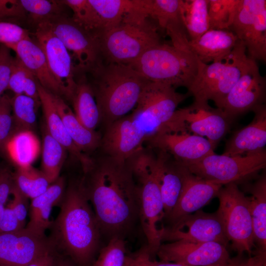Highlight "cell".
<instances>
[{"label":"cell","instance_id":"6da1fadb","mask_svg":"<svg viewBox=\"0 0 266 266\" xmlns=\"http://www.w3.org/2000/svg\"><path fill=\"white\" fill-rule=\"evenodd\" d=\"M81 181L101 234L124 239L139 219L140 198L128 159L102 153Z\"/></svg>","mask_w":266,"mask_h":266},{"label":"cell","instance_id":"7a4b0ae2","mask_svg":"<svg viewBox=\"0 0 266 266\" xmlns=\"http://www.w3.org/2000/svg\"><path fill=\"white\" fill-rule=\"evenodd\" d=\"M190 95L170 85L149 81L132 113L105 128L100 148L102 153L127 160L166 130L179 104Z\"/></svg>","mask_w":266,"mask_h":266},{"label":"cell","instance_id":"3957f363","mask_svg":"<svg viewBox=\"0 0 266 266\" xmlns=\"http://www.w3.org/2000/svg\"><path fill=\"white\" fill-rule=\"evenodd\" d=\"M81 182L70 185L60 202L59 213L51 224L53 244H57L84 265L98 250L101 235Z\"/></svg>","mask_w":266,"mask_h":266},{"label":"cell","instance_id":"277c9868","mask_svg":"<svg viewBox=\"0 0 266 266\" xmlns=\"http://www.w3.org/2000/svg\"><path fill=\"white\" fill-rule=\"evenodd\" d=\"M91 85L104 128L136 106L149 82L130 65L103 63L92 71Z\"/></svg>","mask_w":266,"mask_h":266},{"label":"cell","instance_id":"5b68a950","mask_svg":"<svg viewBox=\"0 0 266 266\" xmlns=\"http://www.w3.org/2000/svg\"><path fill=\"white\" fill-rule=\"evenodd\" d=\"M134 176L138 180L140 207L139 219L152 255L162 244L164 226L161 224L165 213L156 169V156L152 149L144 148L129 158Z\"/></svg>","mask_w":266,"mask_h":266},{"label":"cell","instance_id":"8992f818","mask_svg":"<svg viewBox=\"0 0 266 266\" xmlns=\"http://www.w3.org/2000/svg\"><path fill=\"white\" fill-rule=\"evenodd\" d=\"M250 59L239 40L231 53L221 60L206 64L197 59V72L187 88L194 97V101L208 102L211 100L220 109Z\"/></svg>","mask_w":266,"mask_h":266},{"label":"cell","instance_id":"52a82bcc","mask_svg":"<svg viewBox=\"0 0 266 266\" xmlns=\"http://www.w3.org/2000/svg\"><path fill=\"white\" fill-rule=\"evenodd\" d=\"M148 18L127 17L97 37L107 63L130 65L148 49L161 43L158 25Z\"/></svg>","mask_w":266,"mask_h":266},{"label":"cell","instance_id":"ba28073f","mask_svg":"<svg viewBox=\"0 0 266 266\" xmlns=\"http://www.w3.org/2000/svg\"><path fill=\"white\" fill-rule=\"evenodd\" d=\"M130 65L148 81L175 88H188L198 69L197 59L191 52L162 43L148 49Z\"/></svg>","mask_w":266,"mask_h":266},{"label":"cell","instance_id":"9c48e42d","mask_svg":"<svg viewBox=\"0 0 266 266\" xmlns=\"http://www.w3.org/2000/svg\"><path fill=\"white\" fill-rule=\"evenodd\" d=\"M218 193L219 205L216 212L220 218L227 237L239 256L253 254L255 247L252 218L247 197L237 184L224 185Z\"/></svg>","mask_w":266,"mask_h":266},{"label":"cell","instance_id":"30bf717a","mask_svg":"<svg viewBox=\"0 0 266 266\" xmlns=\"http://www.w3.org/2000/svg\"><path fill=\"white\" fill-rule=\"evenodd\" d=\"M180 164L203 179L223 185L231 182L237 184L253 177L266 168V151L265 149L238 156L218 155L214 152L198 161Z\"/></svg>","mask_w":266,"mask_h":266},{"label":"cell","instance_id":"8fae6325","mask_svg":"<svg viewBox=\"0 0 266 266\" xmlns=\"http://www.w3.org/2000/svg\"><path fill=\"white\" fill-rule=\"evenodd\" d=\"M233 120L208 102L194 101L177 109L164 132H187L207 139L215 148L227 133Z\"/></svg>","mask_w":266,"mask_h":266},{"label":"cell","instance_id":"7c38bea8","mask_svg":"<svg viewBox=\"0 0 266 266\" xmlns=\"http://www.w3.org/2000/svg\"><path fill=\"white\" fill-rule=\"evenodd\" d=\"M45 22L68 51L73 53L77 63L76 72L90 73L103 63L98 37L79 25L72 17L61 16Z\"/></svg>","mask_w":266,"mask_h":266},{"label":"cell","instance_id":"4fadbf2b","mask_svg":"<svg viewBox=\"0 0 266 266\" xmlns=\"http://www.w3.org/2000/svg\"><path fill=\"white\" fill-rule=\"evenodd\" d=\"M229 30L243 44L250 58L266 61V0H240Z\"/></svg>","mask_w":266,"mask_h":266},{"label":"cell","instance_id":"5bb4252c","mask_svg":"<svg viewBox=\"0 0 266 266\" xmlns=\"http://www.w3.org/2000/svg\"><path fill=\"white\" fill-rule=\"evenodd\" d=\"M165 240L213 242L226 247L229 244L223 223L217 213H206L201 209L181 218L168 227H164L161 241Z\"/></svg>","mask_w":266,"mask_h":266},{"label":"cell","instance_id":"9a60e30c","mask_svg":"<svg viewBox=\"0 0 266 266\" xmlns=\"http://www.w3.org/2000/svg\"><path fill=\"white\" fill-rule=\"evenodd\" d=\"M34 36L52 73L64 91L65 99L70 100L77 82L75 77V66L68 50L46 22L36 25Z\"/></svg>","mask_w":266,"mask_h":266},{"label":"cell","instance_id":"2e32d148","mask_svg":"<svg viewBox=\"0 0 266 266\" xmlns=\"http://www.w3.org/2000/svg\"><path fill=\"white\" fill-rule=\"evenodd\" d=\"M156 254L161 261L189 266H221L231 259L227 247L213 242L172 241L161 244Z\"/></svg>","mask_w":266,"mask_h":266},{"label":"cell","instance_id":"e0dca14e","mask_svg":"<svg viewBox=\"0 0 266 266\" xmlns=\"http://www.w3.org/2000/svg\"><path fill=\"white\" fill-rule=\"evenodd\" d=\"M266 78L260 73L256 61L250 59L236 83L222 105V110L233 120L237 116L264 104Z\"/></svg>","mask_w":266,"mask_h":266},{"label":"cell","instance_id":"ac0fdd59","mask_svg":"<svg viewBox=\"0 0 266 266\" xmlns=\"http://www.w3.org/2000/svg\"><path fill=\"white\" fill-rule=\"evenodd\" d=\"M52 246L45 235L26 228L14 233H0V266H27L51 250Z\"/></svg>","mask_w":266,"mask_h":266},{"label":"cell","instance_id":"d6986e66","mask_svg":"<svg viewBox=\"0 0 266 266\" xmlns=\"http://www.w3.org/2000/svg\"><path fill=\"white\" fill-rule=\"evenodd\" d=\"M146 143L149 148L163 151L180 163L198 161L214 153V147L205 137L187 132L159 133Z\"/></svg>","mask_w":266,"mask_h":266},{"label":"cell","instance_id":"ffe728a7","mask_svg":"<svg viewBox=\"0 0 266 266\" xmlns=\"http://www.w3.org/2000/svg\"><path fill=\"white\" fill-rule=\"evenodd\" d=\"M178 163L182 173L183 185L175 207L165 219L170 223V226L181 218L200 209L217 196L224 186L195 175Z\"/></svg>","mask_w":266,"mask_h":266},{"label":"cell","instance_id":"44dd1931","mask_svg":"<svg viewBox=\"0 0 266 266\" xmlns=\"http://www.w3.org/2000/svg\"><path fill=\"white\" fill-rule=\"evenodd\" d=\"M252 111L255 116L247 126L235 133L227 142L223 153L243 155L265 149L266 145V107L264 104Z\"/></svg>","mask_w":266,"mask_h":266},{"label":"cell","instance_id":"7402d4cb","mask_svg":"<svg viewBox=\"0 0 266 266\" xmlns=\"http://www.w3.org/2000/svg\"><path fill=\"white\" fill-rule=\"evenodd\" d=\"M37 90L48 132L79 162L84 173H86L92 166L93 159L80 151L68 134L55 105L53 94L38 81Z\"/></svg>","mask_w":266,"mask_h":266},{"label":"cell","instance_id":"603a6c76","mask_svg":"<svg viewBox=\"0 0 266 266\" xmlns=\"http://www.w3.org/2000/svg\"><path fill=\"white\" fill-rule=\"evenodd\" d=\"M11 49L43 88L54 95L65 98L64 90L52 73L44 53L35 40L30 38L22 40Z\"/></svg>","mask_w":266,"mask_h":266},{"label":"cell","instance_id":"cb8c5ba5","mask_svg":"<svg viewBox=\"0 0 266 266\" xmlns=\"http://www.w3.org/2000/svg\"><path fill=\"white\" fill-rule=\"evenodd\" d=\"M238 40L230 30H208L198 39L189 40L188 47L198 60L208 64L228 55Z\"/></svg>","mask_w":266,"mask_h":266},{"label":"cell","instance_id":"d4e9b609","mask_svg":"<svg viewBox=\"0 0 266 266\" xmlns=\"http://www.w3.org/2000/svg\"><path fill=\"white\" fill-rule=\"evenodd\" d=\"M156 169L164 205L165 220L170 214L179 198L183 179L178 163L166 152L158 150Z\"/></svg>","mask_w":266,"mask_h":266},{"label":"cell","instance_id":"484cf974","mask_svg":"<svg viewBox=\"0 0 266 266\" xmlns=\"http://www.w3.org/2000/svg\"><path fill=\"white\" fill-rule=\"evenodd\" d=\"M101 33L119 25L129 16H147L146 0H89Z\"/></svg>","mask_w":266,"mask_h":266},{"label":"cell","instance_id":"4316f807","mask_svg":"<svg viewBox=\"0 0 266 266\" xmlns=\"http://www.w3.org/2000/svg\"><path fill=\"white\" fill-rule=\"evenodd\" d=\"M65 193V181L59 177L47 190L32 199L30 210V220L26 229L39 235H44L52 223L50 221L52 208L60 203Z\"/></svg>","mask_w":266,"mask_h":266},{"label":"cell","instance_id":"83f0119b","mask_svg":"<svg viewBox=\"0 0 266 266\" xmlns=\"http://www.w3.org/2000/svg\"><path fill=\"white\" fill-rule=\"evenodd\" d=\"M53 99L65 128L76 147L84 153L100 148L102 138L100 134L82 125L63 98L53 94Z\"/></svg>","mask_w":266,"mask_h":266},{"label":"cell","instance_id":"f1b7e54d","mask_svg":"<svg viewBox=\"0 0 266 266\" xmlns=\"http://www.w3.org/2000/svg\"><path fill=\"white\" fill-rule=\"evenodd\" d=\"M181 0H148L149 17L165 29L171 40L187 35L180 15Z\"/></svg>","mask_w":266,"mask_h":266},{"label":"cell","instance_id":"f546056e","mask_svg":"<svg viewBox=\"0 0 266 266\" xmlns=\"http://www.w3.org/2000/svg\"><path fill=\"white\" fill-rule=\"evenodd\" d=\"M247 197L252 221L254 242L257 250L266 253V176L263 174L249 188Z\"/></svg>","mask_w":266,"mask_h":266},{"label":"cell","instance_id":"4dcf8cb0","mask_svg":"<svg viewBox=\"0 0 266 266\" xmlns=\"http://www.w3.org/2000/svg\"><path fill=\"white\" fill-rule=\"evenodd\" d=\"M70 101L79 121L87 129L95 131L100 118L91 84L82 80L78 81Z\"/></svg>","mask_w":266,"mask_h":266},{"label":"cell","instance_id":"1f68e13d","mask_svg":"<svg viewBox=\"0 0 266 266\" xmlns=\"http://www.w3.org/2000/svg\"><path fill=\"white\" fill-rule=\"evenodd\" d=\"M208 0H181V19L189 40L198 39L209 29Z\"/></svg>","mask_w":266,"mask_h":266},{"label":"cell","instance_id":"d6a6232c","mask_svg":"<svg viewBox=\"0 0 266 266\" xmlns=\"http://www.w3.org/2000/svg\"><path fill=\"white\" fill-rule=\"evenodd\" d=\"M5 147L18 167L32 166L40 149L37 137L31 130L18 131L10 138Z\"/></svg>","mask_w":266,"mask_h":266},{"label":"cell","instance_id":"836d02e7","mask_svg":"<svg viewBox=\"0 0 266 266\" xmlns=\"http://www.w3.org/2000/svg\"><path fill=\"white\" fill-rule=\"evenodd\" d=\"M66 150L48 132H43L41 171L51 183L59 177L66 157Z\"/></svg>","mask_w":266,"mask_h":266},{"label":"cell","instance_id":"e575fe53","mask_svg":"<svg viewBox=\"0 0 266 266\" xmlns=\"http://www.w3.org/2000/svg\"><path fill=\"white\" fill-rule=\"evenodd\" d=\"M13 175L15 185L32 200L45 192L51 184L41 170L32 166L18 167Z\"/></svg>","mask_w":266,"mask_h":266},{"label":"cell","instance_id":"d590c367","mask_svg":"<svg viewBox=\"0 0 266 266\" xmlns=\"http://www.w3.org/2000/svg\"><path fill=\"white\" fill-rule=\"evenodd\" d=\"M8 89L15 95H24L39 100L37 81L32 72L16 57Z\"/></svg>","mask_w":266,"mask_h":266},{"label":"cell","instance_id":"8d00e7d4","mask_svg":"<svg viewBox=\"0 0 266 266\" xmlns=\"http://www.w3.org/2000/svg\"><path fill=\"white\" fill-rule=\"evenodd\" d=\"M12 112L18 131L31 130L36 121V111L40 104L32 98L24 95H15L11 99Z\"/></svg>","mask_w":266,"mask_h":266},{"label":"cell","instance_id":"74e56055","mask_svg":"<svg viewBox=\"0 0 266 266\" xmlns=\"http://www.w3.org/2000/svg\"><path fill=\"white\" fill-rule=\"evenodd\" d=\"M240 0H208L209 30H228L233 23Z\"/></svg>","mask_w":266,"mask_h":266},{"label":"cell","instance_id":"f35d334b","mask_svg":"<svg viewBox=\"0 0 266 266\" xmlns=\"http://www.w3.org/2000/svg\"><path fill=\"white\" fill-rule=\"evenodd\" d=\"M20 2L36 25L56 17L66 15L65 8L67 6L62 0H20Z\"/></svg>","mask_w":266,"mask_h":266},{"label":"cell","instance_id":"ab89813d","mask_svg":"<svg viewBox=\"0 0 266 266\" xmlns=\"http://www.w3.org/2000/svg\"><path fill=\"white\" fill-rule=\"evenodd\" d=\"M63 3L73 12L72 19L96 36L100 26L95 11L89 0H64Z\"/></svg>","mask_w":266,"mask_h":266},{"label":"cell","instance_id":"60d3db41","mask_svg":"<svg viewBox=\"0 0 266 266\" xmlns=\"http://www.w3.org/2000/svg\"><path fill=\"white\" fill-rule=\"evenodd\" d=\"M124 239L114 237L100 251L93 266H124L127 256Z\"/></svg>","mask_w":266,"mask_h":266},{"label":"cell","instance_id":"b9f144b4","mask_svg":"<svg viewBox=\"0 0 266 266\" xmlns=\"http://www.w3.org/2000/svg\"><path fill=\"white\" fill-rule=\"evenodd\" d=\"M18 131L13 119L11 99L7 95L0 97V149L5 147L10 138Z\"/></svg>","mask_w":266,"mask_h":266},{"label":"cell","instance_id":"7bdbcfd3","mask_svg":"<svg viewBox=\"0 0 266 266\" xmlns=\"http://www.w3.org/2000/svg\"><path fill=\"white\" fill-rule=\"evenodd\" d=\"M31 38L28 30L15 23L0 21V43L11 49L20 41Z\"/></svg>","mask_w":266,"mask_h":266},{"label":"cell","instance_id":"ee69618b","mask_svg":"<svg viewBox=\"0 0 266 266\" xmlns=\"http://www.w3.org/2000/svg\"><path fill=\"white\" fill-rule=\"evenodd\" d=\"M14 59L10 53V49L0 44V97L8 88Z\"/></svg>","mask_w":266,"mask_h":266},{"label":"cell","instance_id":"f6af8a7d","mask_svg":"<svg viewBox=\"0 0 266 266\" xmlns=\"http://www.w3.org/2000/svg\"><path fill=\"white\" fill-rule=\"evenodd\" d=\"M14 185L13 175L6 168L0 169V221Z\"/></svg>","mask_w":266,"mask_h":266},{"label":"cell","instance_id":"bcb514c9","mask_svg":"<svg viewBox=\"0 0 266 266\" xmlns=\"http://www.w3.org/2000/svg\"><path fill=\"white\" fill-rule=\"evenodd\" d=\"M13 199L9 205L22 226L25 228L28 211V198L14 185L12 194Z\"/></svg>","mask_w":266,"mask_h":266},{"label":"cell","instance_id":"7dc6e473","mask_svg":"<svg viewBox=\"0 0 266 266\" xmlns=\"http://www.w3.org/2000/svg\"><path fill=\"white\" fill-rule=\"evenodd\" d=\"M24 228L10 205H8L5 208L0 221V233H14Z\"/></svg>","mask_w":266,"mask_h":266},{"label":"cell","instance_id":"c3c4849f","mask_svg":"<svg viewBox=\"0 0 266 266\" xmlns=\"http://www.w3.org/2000/svg\"><path fill=\"white\" fill-rule=\"evenodd\" d=\"M151 256L147 246L145 245L134 256L129 257L130 266H150Z\"/></svg>","mask_w":266,"mask_h":266},{"label":"cell","instance_id":"681fc988","mask_svg":"<svg viewBox=\"0 0 266 266\" xmlns=\"http://www.w3.org/2000/svg\"><path fill=\"white\" fill-rule=\"evenodd\" d=\"M252 254L247 260H241L238 266H266V253L257 250Z\"/></svg>","mask_w":266,"mask_h":266},{"label":"cell","instance_id":"f907efd6","mask_svg":"<svg viewBox=\"0 0 266 266\" xmlns=\"http://www.w3.org/2000/svg\"><path fill=\"white\" fill-rule=\"evenodd\" d=\"M54 264V258L50 250L40 256L27 266H53Z\"/></svg>","mask_w":266,"mask_h":266},{"label":"cell","instance_id":"816d5d0a","mask_svg":"<svg viewBox=\"0 0 266 266\" xmlns=\"http://www.w3.org/2000/svg\"><path fill=\"white\" fill-rule=\"evenodd\" d=\"M150 266H189L186 265L174 263V262H167L164 261H150Z\"/></svg>","mask_w":266,"mask_h":266},{"label":"cell","instance_id":"f5cc1de1","mask_svg":"<svg viewBox=\"0 0 266 266\" xmlns=\"http://www.w3.org/2000/svg\"><path fill=\"white\" fill-rule=\"evenodd\" d=\"M240 256H241L238 255V257L231 259L228 263L223 265L222 266H238L241 261Z\"/></svg>","mask_w":266,"mask_h":266},{"label":"cell","instance_id":"db71d44e","mask_svg":"<svg viewBox=\"0 0 266 266\" xmlns=\"http://www.w3.org/2000/svg\"><path fill=\"white\" fill-rule=\"evenodd\" d=\"M56 266H71L68 263L65 261H60L58 263Z\"/></svg>","mask_w":266,"mask_h":266},{"label":"cell","instance_id":"11a10c76","mask_svg":"<svg viewBox=\"0 0 266 266\" xmlns=\"http://www.w3.org/2000/svg\"><path fill=\"white\" fill-rule=\"evenodd\" d=\"M124 266H130V259L129 256H127Z\"/></svg>","mask_w":266,"mask_h":266}]
</instances>
